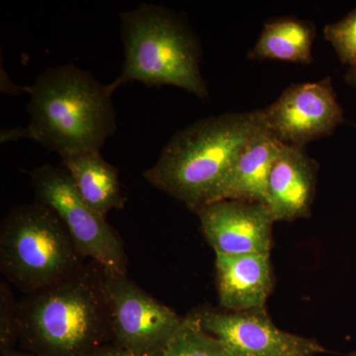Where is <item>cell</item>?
Here are the masks:
<instances>
[{"label":"cell","instance_id":"ac0fdd59","mask_svg":"<svg viewBox=\"0 0 356 356\" xmlns=\"http://www.w3.org/2000/svg\"><path fill=\"white\" fill-rule=\"evenodd\" d=\"M18 302L6 283L0 285V341L4 353L8 351L16 339H19L18 330Z\"/></svg>","mask_w":356,"mask_h":356},{"label":"cell","instance_id":"9a60e30c","mask_svg":"<svg viewBox=\"0 0 356 356\" xmlns=\"http://www.w3.org/2000/svg\"><path fill=\"white\" fill-rule=\"evenodd\" d=\"M315 26L308 21L281 18L264 26L259 38L248 53L252 60L311 64Z\"/></svg>","mask_w":356,"mask_h":356},{"label":"cell","instance_id":"e0dca14e","mask_svg":"<svg viewBox=\"0 0 356 356\" xmlns=\"http://www.w3.org/2000/svg\"><path fill=\"white\" fill-rule=\"evenodd\" d=\"M325 38L332 44L343 64L356 63V9L343 19L325 26Z\"/></svg>","mask_w":356,"mask_h":356},{"label":"cell","instance_id":"6da1fadb","mask_svg":"<svg viewBox=\"0 0 356 356\" xmlns=\"http://www.w3.org/2000/svg\"><path fill=\"white\" fill-rule=\"evenodd\" d=\"M26 90L29 125L2 131V143L27 138L63 158L100 152L116 132L112 102L116 88L76 65L49 67Z\"/></svg>","mask_w":356,"mask_h":356},{"label":"cell","instance_id":"52a82bcc","mask_svg":"<svg viewBox=\"0 0 356 356\" xmlns=\"http://www.w3.org/2000/svg\"><path fill=\"white\" fill-rule=\"evenodd\" d=\"M102 280L115 346L142 355L165 350L184 318L144 291L127 274L102 270Z\"/></svg>","mask_w":356,"mask_h":356},{"label":"cell","instance_id":"d6986e66","mask_svg":"<svg viewBox=\"0 0 356 356\" xmlns=\"http://www.w3.org/2000/svg\"><path fill=\"white\" fill-rule=\"evenodd\" d=\"M163 353V351H161ZM161 353L154 355H142V353H133V351L124 350L117 346H102L91 351L86 356H161Z\"/></svg>","mask_w":356,"mask_h":356},{"label":"cell","instance_id":"5bb4252c","mask_svg":"<svg viewBox=\"0 0 356 356\" xmlns=\"http://www.w3.org/2000/svg\"><path fill=\"white\" fill-rule=\"evenodd\" d=\"M60 159L79 195L98 214L106 218L110 211L123 209L126 199L118 170L100 152H83Z\"/></svg>","mask_w":356,"mask_h":356},{"label":"cell","instance_id":"7402d4cb","mask_svg":"<svg viewBox=\"0 0 356 356\" xmlns=\"http://www.w3.org/2000/svg\"><path fill=\"white\" fill-rule=\"evenodd\" d=\"M350 356H356V350L353 351V353H351Z\"/></svg>","mask_w":356,"mask_h":356},{"label":"cell","instance_id":"9c48e42d","mask_svg":"<svg viewBox=\"0 0 356 356\" xmlns=\"http://www.w3.org/2000/svg\"><path fill=\"white\" fill-rule=\"evenodd\" d=\"M196 312L204 329L221 341L229 356H316L325 353L316 339L276 327L266 307L242 312Z\"/></svg>","mask_w":356,"mask_h":356},{"label":"cell","instance_id":"8fae6325","mask_svg":"<svg viewBox=\"0 0 356 356\" xmlns=\"http://www.w3.org/2000/svg\"><path fill=\"white\" fill-rule=\"evenodd\" d=\"M318 172L317 161L307 154L304 147L283 144L267 185V205L276 222L311 216Z\"/></svg>","mask_w":356,"mask_h":356},{"label":"cell","instance_id":"3957f363","mask_svg":"<svg viewBox=\"0 0 356 356\" xmlns=\"http://www.w3.org/2000/svg\"><path fill=\"white\" fill-rule=\"evenodd\" d=\"M19 339L41 356H86L112 337L102 269L74 275L18 302Z\"/></svg>","mask_w":356,"mask_h":356},{"label":"cell","instance_id":"ffe728a7","mask_svg":"<svg viewBox=\"0 0 356 356\" xmlns=\"http://www.w3.org/2000/svg\"><path fill=\"white\" fill-rule=\"evenodd\" d=\"M344 79H346V81L348 84L353 86V88H356V63L355 65H350Z\"/></svg>","mask_w":356,"mask_h":356},{"label":"cell","instance_id":"8992f818","mask_svg":"<svg viewBox=\"0 0 356 356\" xmlns=\"http://www.w3.org/2000/svg\"><path fill=\"white\" fill-rule=\"evenodd\" d=\"M36 202L53 210L64 222L83 257L106 273L127 274V257L121 238L79 195L65 168L44 165L29 172Z\"/></svg>","mask_w":356,"mask_h":356},{"label":"cell","instance_id":"ba28073f","mask_svg":"<svg viewBox=\"0 0 356 356\" xmlns=\"http://www.w3.org/2000/svg\"><path fill=\"white\" fill-rule=\"evenodd\" d=\"M259 111L264 125L288 146L304 147L327 137L344 122L331 77L292 84L275 102Z\"/></svg>","mask_w":356,"mask_h":356},{"label":"cell","instance_id":"7c38bea8","mask_svg":"<svg viewBox=\"0 0 356 356\" xmlns=\"http://www.w3.org/2000/svg\"><path fill=\"white\" fill-rule=\"evenodd\" d=\"M220 304L227 311L242 312L266 307L274 286L269 254H216Z\"/></svg>","mask_w":356,"mask_h":356},{"label":"cell","instance_id":"277c9868","mask_svg":"<svg viewBox=\"0 0 356 356\" xmlns=\"http://www.w3.org/2000/svg\"><path fill=\"white\" fill-rule=\"evenodd\" d=\"M124 64L115 88L133 81L172 86L204 99L207 83L201 74L197 37L181 16L163 6L143 3L120 14Z\"/></svg>","mask_w":356,"mask_h":356},{"label":"cell","instance_id":"7a4b0ae2","mask_svg":"<svg viewBox=\"0 0 356 356\" xmlns=\"http://www.w3.org/2000/svg\"><path fill=\"white\" fill-rule=\"evenodd\" d=\"M261 122L259 110L201 119L173 135L144 178L196 212L215 202Z\"/></svg>","mask_w":356,"mask_h":356},{"label":"cell","instance_id":"30bf717a","mask_svg":"<svg viewBox=\"0 0 356 356\" xmlns=\"http://www.w3.org/2000/svg\"><path fill=\"white\" fill-rule=\"evenodd\" d=\"M195 213L215 254H270L276 221L266 204L220 200Z\"/></svg>","mask_w":356,"mask_h":356},{"label":"cell","instance_id":"5b68a950","mask_svg":"<svg viewBox=\"0 0 356 356\" xmlns=\"http://www.w3.org/2000/svg\"><path fill=\"white\" fill-rule=\"evenodd\" d=\"M81 259L64 222L47 206H17L1 222L0 268L27 295L74 275Z\"/></svg>","mask_w":356,"mask_h":356},{"label":"cell","instance_id":"44dd1931","mask_svg":"<svg viewBox=\"0 0 356 356\" xmlns=\"http://www.w3.org/2000/svg\"><path fill=\"white\" fill-rule=\"evenodd\" d=\"M4 356H31V355H23V353H9V351H7V353H4Z\"/></svg>","mask_w":356,"mask_h":356},{"label":"cell","instance_id":"4fadbf2b","mask_svg":"<svg viewBox=\"0 0 356 356\" xmlns=\"http://www.w3.org/2000/svg\"><path fill=\"white\" fill-rule=\"evenodd\" d=\"M282 146V143L261 122L236 159L215 202L241 200L267 205L269 173Z\"/></svg>","mask_w":356,"mask_h":356},{"label":"cell","instance_id":"2e32d148","mask_svg":"<svg viewBox=\"0 0 356 356\" xmlns=\"http://www.w3.org/2000/svg\"><path fill=\"white\" fill-rule=\"evenodd\" d=\"M161 356H229L224 344L201 325L197 312L189 314Z\"/></svg>","mask_w":356,"mask_h":356}]
</instances>
